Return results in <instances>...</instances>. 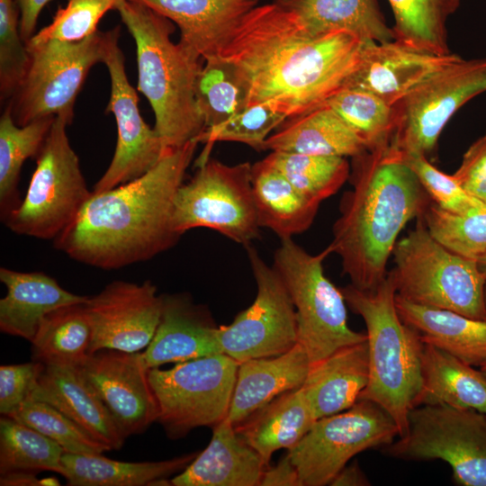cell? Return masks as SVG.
<instances>
[{"label":"cell","instance_id":"obj_28","mask_svg":"<svg viewBox=\"0 0 486 486\" xmlns=\"http://www.w3.org/2000/svg\"><path fill=\"white\" fill-rule=\"evenodd\" d=\"M263 150L353 158L367 149L350 127L323 104L287 118L266 140Z\"/></svg>","mask_w":486,"mask_h":486},{"label":"cell","instance_id":"obj_6","mask_svg":"<svg viewBox=\"0 0 486 486\" xmlns=\"http://www.w3.org/2000/svg\"><path fill=\"white\" fill-rule=\"evenodd\" d=\"M387 273L396 294L412 303L486 320L484 278L477 262L438 242L423 219L398 240Z\"/></svg>","mask_w":486,"mask_h":486},{"label":"cell","instance_id":"obj_18","mask_svg":"<svg viewBox=\"0 0 486 486\" xmlns=\"http://www.w3.org/2000/svg\"><path fill=\"white\" fill-rule=\"evenodd\" d=\"M76 368L125 438L143 433L158 420V405L140 352L100 349Z\"/></svg>","mask_w":486,"mask_h":486},{"label":"cell","instance_id":"obj_21","mask_svg":"<svg viewBox=\"0 0 486 486\" xmlns=\"http://www.w3.org/2000/svg\"><path fill=\"white\" fill-rule=\"evenodd\" d=\"M156 333L141 353L148 370L167 363H181L222 353L218 328L184 295H162Z\"/></svg>","mask_w":486,"mask_h":486},{"label":"cell","instance_id":"obj_11","mask_svg":"<svg viewBox=\"0 0 486 486\" xmlns=\"http://www.w3.org/2000/svg\"><path fill=\"white\" fill-rule=\"evenodd\" d=\"M196 166L192 179L176 193L174 230L182 236L194 228H208L248 246L261 228L252 191V165H227L209 158Z\"/></svg>","mask_w":486,"mask_h":486},{"label":"cell","instance_id":"obj_33","mask_svg":"<svg viewBox=\"0 0 486 486\" xmlns=\"http://www.w3.org/2000/svg\"><path fill=\"white\" fill-rule=\"evenodd\" d=\"M251 184L261 227L281 239L292 238L310 227L320 204L306 198L264 158L252 165Z\"/></svg>","mask_w":486,"mask_h":486},{"label":"cell","instance_id":"obj_22","mask_svg":"<svg viewBox=\"0 0 486 486\" xmlns=\"http://www.w3.org/2000/svg\"><path fill=\"white\" fill-rule=\"evenodd\" d=\"M30 399L52 405L111 450L120 449L126 440L76 367L45 365Z\"/></svg>","mask_w":486,"mask_h":486},{"label":"cell","instance_id":"obj_41","mask_svg":"<svg viewBox=\"0 0 486 486\" xmlns=\"http://www.w3.org/2000/svg\"><path fill=\"white\" fill-rule=\"evenodd\" d=\"M421 218L430 234L449 250L478 264L486 258V205L454 213L431 202Z\"/></svg>","mask_w":486,"mask_h":486},{"label":"cell","instance_id":"obj_48","mask_svg":"<svg viewBox=\"0 0 486 486\" xmlns=\"http://www.w3.org/2000/svg\"><path fill=\"white\" fill-rule=\"evenodd\" d=\"M453 176L470 195L486 205V134L467 148Z\"/></svg>","mask_w":486,"mask_h":486},{"label":"cell","instance_id":"obj_20","mask_svg":"<svg viewBox=\"0 0 486 486\" xmlns=\"http://www.w3.org/2000/svg\"><path fill=\"white\" fill-rule=\"evenodd\" d=\"M177 25L180 42L203 60L218 56L259 0H132Z\"/></svg>","mask_w":486,"mask_h":486},{"label":"cell","instance_id":"obj_32","mask_svg":"<svg viewBox=\"0 0 486 486\" xmlns=\"http://www.w3.org/2000/svg\"><path fill=\"white\" fill-rule=\"evenodd\" d=\"M421 374L417 406L442 404L486 414V374L481 369L424 343Z\"/></svg>","mask_w":486,"mask_h":486},{"label":"cell","instance_id":"obj_35","mask_svg":"<svg viewBox=\"0 0 486 486\" xmlns=\"http://www.w3.org/2000/svg\"><path fill=\"white\" fill-rule=\"evenodd\" d=\"M55 117L35 120L20 126L6 107L0 117V210L4 218L21 202L18 184L26 159L37 157Z\"/></svg>","mask_w":486,"mask_h":486},{"label":"cell","instance_id":"obj_34","mask_svg":"<svg viewBox=\"0 0 486 486\" xmlns=\"http://www.w3.org/2000/svg\"><path fill=\"white\" fill-rule=\"evenodd\" d=\"M85 302L60 306L42 318L31 341L32 360L68 367H77L86 360L92 328Z\"/></svg>","mask_w":486,"mask_h":486},{"label":"cell","instance_id":"obj_7","mask_svg":"<svg viewBox=\"0 0 486 486\" xmlns=\"http://www.w3.org/2000/svg\"><path fill=\"white\" fill-rule=\"evenodd\" d=\"M273 267L281 277L293 303L298 343L306 350L310 365L338 349L366 340L347 324L346 302L324 274L323 260L331 253L326 248L311 255L292 238L281 239Z\"/></svg>","mask_w":486,"mask_h":486},{"label":"cell","instance_id":"obj_49","mask_svg":"<svg viewBox=\"0 0 486 486\" xmlns=\"http://www.w3.org/2000/svg\"><path fill=\"white\" fill-rule=\"evenodd\" d=\"M260 486H302L298 471L289 455L274 466H267L262 475Z\"/></svg>","mask_w":486,"mask_h":486},{"label":"cell","instance_id":"obj_39","mask_svg":"<svg viewBox=\"0 0 486 486\" xmlns=\"http://www.w3.org/2000/svg\"><path fill=\"white\" fill-rule=\"evenodd\" d=\"M65 450L36 429L9 416L0 418V474L52 471L60 474Z\"/></svg>","mask_w":486,"mask_h":486},{"label":"cell","instance_id":"obj_51","mask_svg":"<svg viewBox=\"0 0 486 486\" xmlns=\"http://www.w3.org/2000/svg\"><path fill=\"white\" fill-rule=\"evenodd\" d=\"M36 472L13 471L0 474L1 486H40V485H58L56 479L39 480Z\"/></svg>","mask_w":486,"mask_h":486},{"label":"cell","instance_id":"obj_26","mask_svg":"<svg viewBox=\"0 0 486 486\" xmlns=\"http://www.w3.org/2000/svg\"><path fill=\"white\" fill-rule=\"evenodd\" d=\"M368 380L369 357L365 340L343 346L310 365L302 388L318 419L355 405Z\"/></svg>","mask_w":486,"mask_h":486},{"label":"cell","instance_id":"obj_47","mask_svg":"<svg viewBox=\"0 0 486 486\" xmlns=\"http://www.w3.org/2000/svg\"><path fill=\"white\" fill-rule=\"evenodd\" d=\"M44 367L42 363L33 360L0 366L1 415H13L30 399Z\"/></svg>","mask_w":486,"mask_h":486},{"label":"cell","instance_id":"obj_19","mask_svg":"<svg viewBox=\"0 0 486 486\" xmlns=\"http://www.w3.org/2000/svg\"><path fill=\"white\" fill-rule=\"evenodd\" d=\"M393 40H364L359 64L344 88L371 93L393 105L415 87L458 60Z\"/></svg>","mask_w":486,"mask_h":486},{"label":"cell","instance_id":"obj_36","mask_svg":"<svg viewBox=\"0 0 486 486\" xmlns=\"http://www.w3.org/2000/svg\"><path fill=\"white\" fill-rule=\"evenodd\" d=\"M394 40L436 54L450 53L446 22L460 0H389Z\"/></svg>","mask_w":486,"mask_h":486},{"label":"cell","instance_id":"obj_45","mask_svg":"<svg viewBox=\"0 0 486 486\" xmlns=\"http://www.w3.org/2000/svg\"><path fill=\"white\" fill-rule=\"evenodd\" d=\"M118 2L119 0H68L64 7L58 9L52 22L35 32L31 39L37 41L83 40L98 31L100 20L108 11L115 9Z\"/></svg>","mask_w":486,"mask_h":486},{"label":"cell","instance_id":"obj_29","mask_svg":"<svg viewBox=\"0 0 486 486\" xmlns=\"http://www.w3.org/2000/svg\"><path fill=\"white\" fill-rule=\"evenodd\" d=\"M395 303L401 320L418 332L425 344L473 366L486 363V320L415 304L397 294Z\"/></svg>","mask_w":486,"mask_h":486},{"label":"cell","instance_id":"obj_40","mask_svg":"<svg viewBox=\"0 0 486 486\" xmlns=\"http://www.w3.org/2000/svg\"><path fill=\"white\" fill-rule=\"evenodd\" d=\"M194 94L205 129L226 122L247 107L246 90L234 68L219 56L203 60Z\"/></svg>","mask_w":486,"mask_h":486},{"label":"cell","instance_id":"obj_53","mask_svg":"<svg viewBox=\"0 0 486 486\" xmlns=\"http://www.w3.org/2000/svg\"><path fill=\"white\" fill-rule=\"evenodd\" d=\"M479 266L484 278V294H485V302H486V258L483 259L482 262H480Z\"/></svg>","mask_w":486,"mask_h":486},{"label":"cell","instance_id":"obj_9","mask_svg":"<svg viewBox=\"0 0 486 486\" xmlns=\"http://www.w3.org/2000/svg\"><path fill=\"white\" fill-rule=\"evenodd\" d=\"M56 116L37 156L26 195L4 220L13 232L54 239L76 219L90 197L79 159L70 145L67 126Z\"/></svg>","mask_w":486,"mask_h":486},{"label":"cell","instance_id":"obj_52","mask_svg":"<svg viewBox=\"0 0 486 486\" xmlns=\"http://www.w3.org/2000/svg\"><path fill=\"white\" fill-rule=\"evenodd\" d=\"M331 486H367L371 485L365 473L357 463L346 465L331 481Z\"/></svg>","mask_w":486,"mask_h":486},{"label":"cell","instance_id":"obj_17","mask_svg":"<svg viewBox=\"0 0 486 486\" xmlns=\"http://www.w3.org/2000/svg\"><path fill=\"white\" fill-rule=\"evenodd\" d=\"M150 282L116 280L87 298L92 328L89 355L108 348L140 352L151 342L160 321L163 299Z\"/></svg>","mask_w":486,"mask_h":486},{"label":"cell","instance_id":"obj_24","mask_svg":"<svg viewBox=\"0 0 486 486\" xmlns=\"http://www.w3.org/2000/svg\"><path fill=\"white\" fill-rule=\"evenodd\" d=\"M310 368L300 343L276 356L239 363L228 419L236 427L279 395L302 387Z\"/></svg>","mask_w":486,"mask_h":486},{"label":"cell","instance_id":"obj_43","mask_svg":"<svg viewBox=\"0 0 486 486\" xmlns=\"http://www.w3.org/2000/svg\"><path fill=\"white\" fill-rule=\"evenodd\" d=\"M9 417L52 439L65 452L94 454L111 450L89 436L60 410L41 400L29 399Z\"/></svg>","mask_w":486,"mask_h":486},{"label":"cell","instance_id":"obj_23","mask_svg":"<svg viewBox=\"0 0 486 486\" xmlns=\"http://www.w3.org/2000/svg\"><path fill=\"white\" fill-rule=\"evenodd\" d=\"M213 428L207 447L170 482L175 486H260L268 466L224 418Z\"/></svg>","mask_w":486,"mask_h":486},{"label":"cell","instance_id":"obj_44","mask_svg":"<svg viewBox=\"0 0 486 486\" xmlns=\"http://www.w3.org/2000/svg\"><path fill=\"white\" fill-rule=\"evenodd\" d=\"M26 42L20 32V11L15 0H0V96L12 97L29 64Z\"/></svg>","mask_w":486,"mask_h":486},{"label":"cell","instance_id":"obj_15","mask_svg":"<svg viewBox=\"0 0 486 486\" xmlns=\"http://www.w3.org/2000/svg\"><path fill=\"white\" fill-rule=\"evenodd\" d=\"M246 248L256 298L230 325L218 327L222 353L238 363L276 356L298 343L296 311L281 277L254 248Z\"/></svg>","mask_w":486,"mask_h":486},{"label":"cell","instance_id":"obj_16","mask_svg":"<svg viewBox=\"0 0 486 486\" xmlns=\"http://www.w3.org/2000/svg\"><path fill=\"white\" fill-rule=\"evenodd\" d=\"M121 27L113 28L104 59L110 82V100L106 112H111L117 128V141L112 161L94 185L100 193L136 179L160 160L166 148L154 128L143 120L139 98L127 76L124 56L119 45Z\"/></svg>","mask_w":486,"mask_h":486},{"label":"cell","instance_id":"obj_4","mask_svg":"<svg viewBox=\"0 0 486 486\" xmlns=\"http://www.w3.org/2000/svg\"><path fill=\"white\" fill-rule=\"evenodd\" d=\"M115 10L134 40L138 90L149 102L165 148L194 140L205 129L194 94L203 59L180 41L175 43L170 21L148 6L119 0Z\"/></svg>","mask_w":486,"mask_h":486},{"label":"cell","instance_id":"obj_3","mask_svg":"<svg viewBox=\"0 0 486 486\" xmlns=\"http://www.w3.org/2000/svg\"><path fill=\"white\" fill-rule=\"evenodd\" d=\"M346 191L328 246L341 258L343 274L361 290L377 287L405 225L421 217L431 200L403 153L392 146L352 158Z\"/></svg>","mask_w":486,"mask_h":486},{"label":"cell","instance_id":"obj_13","mask_svg":"<svg viewBox=\"0 0 486 486\" xmlns=\"http://www.w3.org/2000/svg\"><path fill=\"white\" fill-rule=\"evenodd\" d=\"M400 431L378 404L359 400L344 411L318 418L288 455L302 486L329 485L357 454L392 443Z\"/></svg>","mask_w":486,"mask_h":486},{"label":"cell","instance_id":"obj_46","mask_svg":"<svg viewBox=\"0 0 486 486\" xmlns=\"http://www.w3.org/2000/svg\"><path fill=\"white\" fill-rule=\"evenodd\" d=\"M403 156L431 202L442 210L461 213L485 205L470 195L453 175L445 174L436 168L428 157L417 153H403Z\"/></svg>","mask_w":486,"mask_h":486},{"label":"cell","instance_id":"obj_2","mask_svg":"<svg viewBox=\"0 0 486 486\" xmlns=\"http://www.w3.org/2000/svg\"><path fill=\"white\" fill-rule=\"evenodd\" d=\"M198 142L166 148L150 170L114 188L91 194L54 246L70 258L101 269L148 260L173 247L174 202Z\"/></svg>","mask_w":486,"mask_h":486},{"label":"cell","instance_id":"obj_31","mask_svg":"<svg viewBox=\"0 0 486 486\" xmlns=\"http://www.w3.org/2000/svg\"><path fill=\"white\" fill-rule=\"evenodd\" d=\"M197 454L158 462H122L102 454L64 452L60 474L69 486L172 485L167 479L184 471Z\"/></svg>","mask_w":486,"mask_h":486},{"label":"cell","instance_id":"obj_12","mask_svg":"<svg viewBox=\"0 0 486 486\" xmlns=\"http://www.w3.org/2000/svg\"><path fill=\"white\" fill-rule=\"evenodd\" d=\"M239 363L220 353L148 369L158 405L157 422L179 439L200 427L213 428L227 418Z\"/></svg>","mask_w":486,"mask_h":486},{"label":"cell","instance_id":"obj_42","mask_svg":"<svg viewBox=\"0 0 486 486\" xmlns=\"http://www.w3.org/2000/svg\"><path fill=\"white\" fill-rule=\"evenodd\" d=\"M286 119L284 113L264 104L245 107L226 122L204 129L194 139L198 143L205 144L203 151L196 161V166L210 158L211 148L218 141L239 142L256 150H263L266 140Z\"/></svg>","mask_w":486,"mask_h":486},{"label":"cell","instance_id":"obj_38","mask_svg":"<svg viewBox=\"0 0 486 486\" xmlns=\"http://www.w3.org/2000/svg\"><path fill=\"white\" fill-rule=\"evenodd\" d=\"M331 108L360 138L367 150L389 146L395 130L393 105L354 88H343L328 98Z\"/></svg>","mask_w":486,"mask_h":486},{"label":"cell","instance_id":"obj_5","mask_svg":"<svg viewBox=\"0 0 486 486\" xmlns=\"http://www.w3.org/2000/svg\"><path fill=\"white\" fill-rule=\"evenodd\" d=\"M340 289L346 305L362 317L366 327L369 380L359 400L382 407L401 436L421 390L424 342L400 317L396 290L388 274L374 289L361 290L351 284Z\"/></svg>","mask_w":486,"mask_h":486},{"label":"cell","instance_id":"obj_27","mask_svg":"<svg viewBox=\"0 0 486 486\" xmlns=\"http://www.w3.org/2000/svg\"><path fill=\"white\" fill-rule=\"evenodd\" d=\"M310 37L346 32L362 40H394L377 0H274Z\"/></svg>","mask_w":486,"mask_h":486},{"label":"cell","instance_id":"obj_50","mask_svg":"<svg viewBox=\"0 0 486 486\" xmlns=\"http://www.w3.org/2000/svg\"><path fill=\"white\" fill-rule=\"evenodd\" d=\"M20 11V32L27 42L35 33L40 14L51 0H15Z\"/></svg>","mask_w":486,"mask_h":486},{"label":"cell","instance_id":"obj_30","mask_svg":"<svg viewBox=\"0 0 486 486\" xmlns=\"http://www.w3.org/2000/svg\"><path fill=\"white\" fill-rule=\"evenodd\" d=\"M317 418L302 387L286 392L235 427L237 433L269 465L274 452L291 449Z\"/></svg>","mask_w":486,"mask_h":486},{"label":"cell","instance_id":"obj_54","mask_svg":"<svg viewBox=\"0 0 486 486\" xmlns=\"http://www.w3.org/2000/svg\"><path fill=\"white\" fill-rule=\"evenodd\" d=\"M480 369L486 374V363L480 366Z\"/></svg>","mask_w":486,"mask_h":486},{"label":"cell","instance_id":"obj_8","mask_svg":"<svg viewBox=\"0 0 486 486\" xmlns=\"http://www.w3.org/2000/svg\"><path fill=\"white\" fill-rule=\"evenodd\" d=\"M112 33L97 31L76 42L30 39L28 68L7 106L16 124L56 116L71 123L76 97L91 68L104 62Z\"/></svg>","mask_w":486,"mask_h":486},{"label":"cell","instance_id":"obj_1","mask_svg":"<svg viewBox=\"0 0 486 486\" xmlns=\"http://www.w3.org/2000/svg\"><path fill=\"white\" fill-rule=\"evenodd\" d=\"M364 41L346 32L310 37L274 1L250 11L218 56L234 68L247 106L264 104L292 118L345 87Z\"/></svg>","mask_w":486,"mask_h":486},{"label":"cell","instance_id":"obj_14","mask_svg":"<svg viewBox=\"0 0 486 486\" xmlns=\"http://www.w3.org/2000/svg\"><path fill=\"white\" fill-rule=\"evenodd\" d=\"M486 92V58L462 57L393 104L395 130L391 145L402 153L428 158L453 115Z\"/></svg>","mask_w":486,"mask_h":486},{"label":"cell","instance_id":"obj_10","mask_svg":"<svg viewBox=\"0 0 486 486\" xmlns=\"http://www.w3.org/2000/svg\"><path fill=\"white\" fill-rule=\"evenodd\" d=\"M383 451L408 461L441 460L454 483L486 486V414L449 405H419L408 417L406 433Z\"/></svg>","mask_w":486,"mask_h":486},{"label":"cell","instance_id":"obj_25","mask_svg":"<svg viewBox=\"0 0 486 486\" xmlns=\"http://www.w3.org/2000/svg\"><path fill=\"white\" fill-rule=\"evenodd\" d=\"M0 281L7 289L0 300V330L30 342L47 313L60 306L85 302L88 298L65 290L42 272L1 267Z\"/></svg>","mask_w":486,"mask_h":486},{"label":"cell","instance_id":"obj_37","mask_svg":"<svg viewBox=\"0 0 486 486\" xmlns=\"http://www.w3.org/2000/svg\"><path fill=\"white\" fill-rule=\"evenodd\" d=\"M264 159L306 198L319 204L341 188L351 168L346 158L337 156L271 151Z\"/></svg>","mask_w":486,"mask_h":486}]
</instances>
